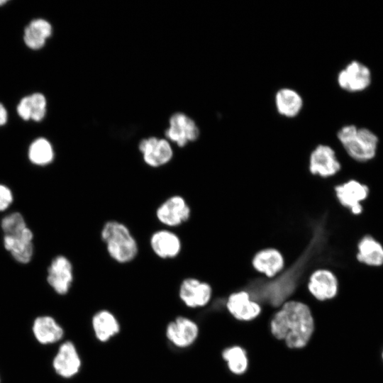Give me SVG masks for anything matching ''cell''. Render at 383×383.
Segmentation results:
<instances>
[{
    "label": "cell",
    "instance_id": "cell-1",
    "mask_svg": "<svg viewBox=\"0 0 383 383\" xmlns=\"http://www.w3.org/2000/svg\"><path fill=\"white\" fill-rule=\"evenodd\" d=\"M313 319L309 306L298 301L285 302L271 322L272 334L284 340L289 348L306 345L313 331Z\"/></svg>",
    "mask_w": 383,
    "mask_h": 383
},
{
    "label": "cell",
    "instance_id": "cell-2",
    "mask_svg": "<svg viewBox=\"0 0 383 383\" xmlns=\"http://www.w3.org/2000/svg\"><path fill=\"white\" fill-rule=\"evenodd\" d=\"M337 138L348 157L356 164H369L377 157L379 140L368 128L345 125L337 132Z\"/></svg>",
    "mask_w": 383,
    "mask_h": 383
},
{
    "label": "cell",
    "instance_id": "cell-3",
    "mask_svg": "<svg viewBox=\"0 0 383 383\" xmlns=\"http://www.w3.org/2000/svg\"><path fill=\"white\" fill-rule=\"evenodd\" d=\"M101 238L109 255L118 263L131 262L138 255V243L128 226L121 222L106 221L101 231Z\"/></svg>",
    "mask_w": 383,
    "mask_h": 383
},
{
    "label": "cell",
    "instance_id": "cell-4",
    "mask_svg": "<svg viewBox=\"0 0 383 383\" xmlns=\"http://www.w3.org/2000/svg\"><path fill=\"white\" fill-rule=\"evenodd\" d=\"M336 204L353 217H360L365 212L364 204L371 194L369 185L355 177L339 179L332 187Z\"/></svg>",
    "mask_w": 383,
    "mask_h": 383
},
{
    "label": "cell",
    "instance_id": "cell-5",
    "mask_svg": "<svg viewBox=\"0 0 383 383\" xmlns=\"http://www.w3.org/2000/svg\"><path fill=\"white\" fill-rule=\"evenodd\" d=\"M308 170L313 176L323 179L340 177L343 170L335 150L328 144H318L309 154Z\"/></svg>",
    "mask_w": 383,
    "mask_h": 383
},
{
    "label": "cell",
    "instance_id": "cell-6",
    "mask_svg": "<svg viewBox=\"0 0 383 383\" xmlns=\"http://www.w3.org/2000/svg\"><path fill=\"white\" fill-rule=\"evenodd\" d=\"M354 258L361 267L379 270L383 267V243L372 234L362 235L355 245Z\"/></svg>",
    "mask_w": 383,
    "mask_h": 383
},
{
    "label": "cell",
    "instance_id": "cell-7",
    "mask_svg": "<svg viewBox=\"0 0 383 383\" xmlns=\"http://www.w3.org/2000/svg\"><path fill=\"white\" fill-rule=\"evenodd\" d=\"M191 213V208L186 199L180 195H173L157 208L155 216L162 225L174 228L189 221Z\"/></svg>",
    "mask_w": 383,
    "mask_h": 383
},
{
    "label": "cell",
    "instance_id": "cell-8",
    "mask_svg": "<svg viewBox=\"0 0 383 383\" xmlns=\"http://www.w3.org/2000/svg\"><path fill=\"white\" fill-rule=\"evenodd\" d=\"M307 287L316 299L326 301L338 295L340 282L334 270L328 267H320L311 273Z\"/></svg>",
    "mask_w": 383,
    "mask_h": 383
},
{
    "label": "cell",
    "instance_id": "cell-9",
    "mask_svg": "<svg viewBox=\"0 0 383 383\" xmlns=\"http://www.w3.org/2000/svg\"><path fill=\"white\" fill-rule=\"evenodd\" d=\"M372 82L370 68L363 63L353 60L337 75V83L344 91L359 92L367 89Z\"/></svg>",
    "mask_w": 383,
    "mask_h": 383
},
{
    "label": "cell",
    "instance_id": "cell-10",
    "mask_svg": "<svg viewBox=\"0 0 383 383\" xmlns=\"http://www.w3.org/2000/svg\"><path fill=\"white\" fill-rule=\"evenodd\" d=\"M250 263L255 272L270 279L282 272L286 266L283 253L274 247H266L255 252Z\"/></svg>",
    "mask_w": 383,
    "mask_h": 383
},
{
    "label": "cell",
    "instance_id": "cell-11",
    "mask_svg": "<svg viewBox=\"0 0 383 383\" xmlns=\"http://www.w3.org/2000/svg\"><path fill=\"white\" fill-rule=\"evenodd\" d=\"M165 135L170 140L183 148L188 143L197 140L199 130L193 119L184 113H176L170 119V127Z\"/></svg>",
    "mask_w": 383,
    "mask_h": 383
},
{
    "label": "cell",
    "instance_id": "cell-12",
    "mask_svg": "<svg viewBox=\"0 0 383 383\" xmlns=\"http://www.w3.org/2000/svg\"><path fill=\"white\" fill-rule=\"evenodd\" d=\"M139 150L145 163L151 167H160L167 164L173 157V150L165 139L150 137L139 144Z\"/></svg>",
    "mask_w": 383,
    "mask_h": 383
},
{
    "label": "cell",
    "instance_id": "cell-13",
    "mask_svg": "<svg viewBox=\"0 0 383 383\" xmlns=\"http://www.w3.org/2000/svg\"><path fill=\"white\" fill-rule=\"evenodd\" d=\"M211 296V285L199 279L187 277L179 285V296L188 307L204 306L210 301Z\"/></svg>",
    "mask_w": 383,
    "mask_h": 383
},
{
    "label": "cell",
    "instance_id": "cell-14",
    "mask_svg": "<svg viewBox=\"0 0 383 383\" xmlns=\"http://www.w3.org/2000/svg\"><path fill=\"white\" fill-rule=\"evenodd\" d=\"M166 337L174 346L187 348L193 344L199 334L196 323L189 318L178 316L166 328Z\"/></svg>",
    "mask_w": 383,
    "mask_h": 383
},
{
    "label": "cell",
    "instance_id": "cell-15",
    "mask_svg": "<svg viewBox=\"0 0 383 383\" xmlns=\"http://www.w3.org/2000/svg\"><path fill=\"white\" fill-rule=\"evenodd\" d=\"M48 282L59 294L68 292L73 282V268L70 261L65 256L55 257L49 268Z\"/></svg>",
    "mask_w": 383,
    "mask_h": 383
},
{
    "label": "cell",
    "instance_id": "cell-16",
    "mask_svg": "<svg viewBox=\"0 0 383 383\" xmlns=\"http://www.w3.org/2000/svg\"><path fill=\"white\" fill-rule=\"evenodd\" d=\"M150 245L154 254L163 260L176 257L182 247L178 235L169 229L155 231L150 238Z\"/></svg>",
    "mask_w": 383,
    "mask_h": 383
},
{
    "label": "cell",
    "instance_id": "cell-17",
    "mask_svg": "<svg viewBox=\"0 0 383 383\" xmlns=\"http://www.w3.org/2000/svg\"><path fill=\"white\" fill-rule=\"evenodd\" d=\"M227 308L235 318L243 321H250L261 311L260 304L244 290L233 292L228 296Z\"/></svg>",
    "mask_w": 383,
    "mask_h": 383
},
{
    "label": "cell",
    "instance_id": "cell-18",
    "mask_svg": "<svg viewBox=\"0 0 383 383\" xmlns=\"http://www.w3.org/2000/svg\"><path fill=\"white\" fill-rule=\"evenodd\" d=\"M56 372L65 378H70L78 373L81 367V360L74 345L65 342L53 360Z\"/></svg>",
    "mask_w": 383,
    "mask_h": 383
},
{
    "label": "cell",
    "instance_id": "cell-19",
    "mask_svg": "<svg viewBox=\"0 0 383 383\" xmlns=\"http://www.w3.org/2000/svg\"><path fill=\"white\" fill-rule=\"evenodd\" d=\"M274 106L277 113L287 118L296 117L304 106L301 95L290 87H282L274 94Z\"/></svg>",
    "mask_w": 383,
    "mask_h": 383
},
{
    "label": "cell",
    "instance_id": "cell-20",
    "mask_svg": "<svg viewBox=\"0 0 383 383\" xmlns=\"http://www.w3.org/2000/svg\"><path fill=\"white\" fill-rule=\"evenodd\" d=\"M33 238L32 231L26 228L17 235H4V245L16 261L26 264L30 261L33 254Z\"/></svg>",
    "mask_w": 383,
    "mask_h": 383
},
{
    "label": "cell",
    "instance_id": "cell-21",
    "mask_svg": "<svg viewBox=\"0 0 383 383\" xmlns=\"http://www.w3.org/2000/svg\"><path fill=\"white\" fill-rule=\"evenodd\" d=\"M91 326L96 338L101 342L109 340L120 331L117 318L108 310L97 311L92 317Z\"/></svg>",
    "mask_w": 383,
    "mask_h": 383
},
{
    "label": "cell",
    "instance_id": "cell-22",
    "mask_svg": "<svg viewBox=\"0 0 383 383\" xmlns=\"http://www.w3.org/2000/svg\"><path fill=\"white\" fill-rule=\"evenodd\" d=\"M45 111L46 100L40 93L23 97L17 106L18 115L24 120L39 121L45 116Z\"/></svg>",
    "mask_w": 383,
    "mask_h": 383
},
{
    "label": "cell",
    "instance_id": "cell-23",
    "mask_svg": "<svg viewBox=\"0 0 383 383\" xmlns=\"http://www.w3.org/2000/svg\"><path fill=\"white\" fill-rule=\"evenodd\" d=\"M33 333L37 340L43 344L52 343L63 336V329L49 316L36 318L33 325Z\"/></svg>",
    "mask_w": 383,
    "mask_h": 383
},
{
    "label": "cell",
    "instance_id": "cell-24",
    "mask_svg": "<svg viewBox=\"0 0 383 383\" xmlns=\"http://www.w3.org/2000/svg\"><path fill=\"white\" fill-rule=\"evenodd\" d=\"M52 33L51 25L43 19H35L24 30V41L28 47L37 50L41 48L45 40Z\"/></svg>",
    "mask_w": 383,
    "mask_h": 383
},
{
    "label": "cell",
    "instance_id": "cell-25",
    "mask_svg": "<svg viewBox=\"0 0 383 383\" xmlns=\"http://www.w3.org/2000/svg\"><path fill=\"white\" fill-rule=\"evenodd\" d=\"M28 156L33 163L45 165L52 162L54 152L51 144L46 139L39 138L30 145Z\"/></svg>",
    "mask_w": 383,
    "mask_h": 383
},
{
    "label": "cell",
    "instance_id": "cell-26",
    "mask_svg": "<svg viewBox=\"0 0 383 383\" xmlns=\"http://www.w3.org/2000/svg\"><path fill=\"white\" fill-rule=\"evenodd\" d=\"M222 355L233 373L240 374L247 369L248 359L245 351L240 347L233 346L227 348L223 352Z\"/></svg>",
    "mask_w": 383,
    "mask_h": 383
},
{
    "label": "cell",
    "instance_id": "cell-27",
    "mask_svg": "<svg viewBox=\"0 0 383 383\" xmlns=\"http://www.w3.org/2000/svg\"><path fill=\"white\" fill-rule=\"evenodd\" d=\"M26 228L23 216L17 212L6 216L1 221V228L6 236L17 235Z\"/></svg>",
    "mask_w": 383,
    "mask_h": 383
},
{
    "label": "cell",
    "instance_id": "cell-28",
    "mask_svg": "<svg viewBox=\"0 0 383 383\" xmlns=\"http://www.w3.org/2000/svg\"><path fill=\"white\" fill-rule=\"evenodd\" d=\"M12 200L13 196L11 190L7 187L0 184V211L7 209Z\"/></svg>",
    "mask_w": 383,
    "mask_h": 383
},
{
    "label": "cell",
    "instance_id": "cell-29",
    "mask_svg": "<svg viewBox=\"0 0 383 383\" xmlns=\"http://www.w3.org/2000/svg\"><path fill=\"white\" fill-rule=\"evenodd\" d=\"M7 120V112L5 107L0 104V126L6 123Z\"/></svg>",
    "mask_w": 383,
    "mask_h": 383
},
{
    "label": "cell",
    "instance_id": "cell-30",
    "mask_svg": "<svg viewBox=\"0 0 383 383\" xmlns=\"http://www.w3.org/2000/svg\"><path fill=\"white\" fill-rule=\"evenodd\" d=\"M6 1H0V5L4 4V3H6Z\"/></svg>",
    "mask_w": 383,
    "mask_h": 383
},
{
    "label": "cell",
    "instance_id": "cell-31",
    "mask_svg": "<svg viewBox=\"0 0 383 383\" xmlns=\"http://www.w3.org/2000/svg\"><path fill=\"white\" fill-rule=\"evenodd\" d=\"M382 360H383V350H382Z\"/></svg>",
    "mask_w": 383,
    "mask_h": 383
}]
</instances>
